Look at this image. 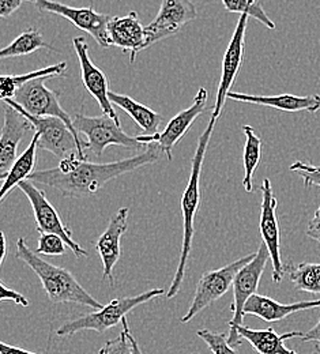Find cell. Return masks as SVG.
<instances>
[{"instance_id": "obj_28", "label": "cell", "mask_w": 320, "mask_h": 354, "mask_svg": "<svg viewBox=\"0 0 320 354\" xmlns=\"http://www.w3.org/2000/svg\"><path fill=\"white\" fill-rule=\"evenodd\" d=\"M49 49V50H57L53 45L48 44L41 33L35 29H26L22 32L12 43L4 46L0 50V59H7V57H18V56H25L30 55L39 49Z\"/></svg>"}, {"instance_id": "obj_37", "label": "cell", "mask_w": 320, "mask_h": 354, "mask_svg": "<svg viewBox=\"0 0 320 354\" xmlns=\"http://www.w3.org/2000/svg\"><path fill=\"white\" fill-rule=\"evenodd\" d=\"M303 342H315V344H320V319L319 322L307 333H303L301 338Z\"/></svg>"}, {"instance_id": "obj_34", "label": "cell", "mask_w": 320, "mask_h": 354, "mask_svg": "<svg viewBox=\"0 0 320 354\" xmlns=\"http://www.w3.org/2000/svg\"><path fill=\"white\" fill-rule=\"evenodd\" d=\"M0 300H1V301L10 300V301L15 303L17 306L29 307L28 299H26L23 295H21V293H18V292H15V290L8 289L3 281H0Z\"/></svg>"}, {"instance_id": "obj_26", "label": "cell", "mask_w": 320, "mask_h": 354, "mask_svg": "<svg viewBox=\"0 0 320 354\" xmlns=\"http://www.w3.org/2000/svg\"><path fill=\"white\" fill-rule=\"evenodd\" d=\"M243 131L245 133V146H244V189L251 194L254 192V175L259 167L262 158V139L255 133L254 127L244 126Z\"/></svg>"}, {"instance_id": "obj_35", "label": "cell", "mask_w": 320, "mask_h": 354, "mask_svg": "<svg viewBox=\"0 0 320 354\" xmlns=\"http://www.w3.org/2000/svg\"><path fill=\"white\" fill-rule=\"evenodd\" d=\"M305 234H307L308 237H311L312 240L318 241V244L320 245V198L319 206H318V209H317L314 217L311 218V221L308 222Z\"/></svg>"}, {"instance_id": "obj_31", "label": "cell", "mask_w": 320, "mask_h": 354, "mask_svg": "<svg viewBox=\"0 0 320 354\" xmlns=\"http://www.w3.org/2000/svg\"><path fill=\"white\" fill-rule=\"evenodd\" d=\"M66 241L55 233H40L36 252L46 257H62L66 254Z\"/></svg>"}, {"instance_id": "obj_12", "label": "cell", "mask_w": 320, "mask_h": 354, "mask_svg": "<svg viewBox=\"0 0 320 354\" xmlns=\"http://www.w3.org/2000/svg\"><path fill=\"white\" fill-rule=\"evenodd\" d=\"M250 18L251 17L247 12L240 14V18H238L237 25L233 32V36H232L228 48L224 53L223 73H221V80H220V85H218L217 98H216V104L213 108L211 119L220 120L223 111L225 108L227 100H228L230 88L233 86V84L237 78V74L241 68L243 59H244V48H245V30H247Z\"/></svg>"}, {"instance_id": "obj_6", "label": "cell", "mask_w": 320, "mask_h": 354, "mask_svg": "<svg viewBox=\"0 0 320 354\" xmlns=\"http://www.w3.org/2000/svg\"><path fill=\"white\" fill-rule=\"evenodd\" d=\"M269 259H270L269 250L263 244L255 252V258L237 272L233 281V286H232L233 288V304H232L233 317L229 320L228 324L229 344L234 348H238L243 339L236 328L243 324V320L245 316L244 308L248 300L254 295H256L259 282L262 279V275L265 272Z\"/></svg>"}, {"instance_id": "obj_17", "label": "cell", "mask_w": 320, "mask_h": 354, "mask_svg": "<svg viewBox=\"0 0 320 354\" xmlns=\"http://www.w3.org/2000/svg\"><path fill=\"white\" fill-rule=\"evenodd\" d=\"M129 207L119 209L111 218L105 232L95 243V251L102 262V277L113 283V267L122 257L120 241L129 227Z\"/></svg>"}, {"instance_id": "obj_5", "label": "cell", "mask_w": 320, "mask_h": 354, "mask_svg": "<svg viewBox=\"0 0 320 354\" xmlns=\"http://www.w3.org/2000/svg\"><path fill=\"white\" fill-rule=\"evenodd\" d=\"M3 101L14 106L25 118H28V120L33 126V130L39 135V149L52 153L60 160L74 153H77L79 158L86 160V142H84L79 136L73 133L71 129L62 119L55 116H33L28 113L25 109H22L17 102H14L12 98H6Z\"/></svg>"}, {"instance_id": "obj_39", "label": "cell", "mask_w": 320, "mask_h": 354, "mask_svg": "<svg viewBox=\"0 0 320 354\" xmlns=\"http://www.w3.org/2000/svg\"><path fill=\"white\" fill-rule=\"evenodd\" d=\"M0 239H1V257H0V266H3V263H4V259H6V254H7V240H6V236H4V233H3V232L0 233Z\"/></svg>"}, {"instance_id": "obj_11", "label": "cell", "mask_w": 320, "mask_h": 354, "mask_svg": "<svg viewBox=\"0 0 320 354\" xmlns=\"http://www.w3.org/2000/svg\"><path fill=\"white\" fill-rule=\"evenodd\" d=\"M198 17L196 6L191 0H161L157 17L146 30V44L149 48L161 40L178 35L187 24Z\"/></svg>"}, {"instance_id": "obj_3", "label": "cell", "mask_w": 320, "mask_h": 354, "mask_svg": "<svg viewBox=\"0 0 320 354\" xmlns=\"http://www.w3.org/2000/svg\"><path fill=\"white\" fill-rule=\"evenodd\" d=\"M17 258L29 266L40 278L46 297L53 304L74 303L93 310H101L104 306L84 289L77 278L66 268L50 265L36 251H32L25 239L17 240Z\"/></svg>"}, {"instance_id": "obj_30", "label": "cell", "mask_w": 320, "mask_h": 354, "mask_svg": "<svg viewBox=\"0 0 320 354\" xmlns=\"http://www.w3.org/2000/svg\"><path fill=\"white\" fill-rule=\"evenodd\" d=\"M196 335L210 348L213 354H237L234 346L229 344L225 333H213L210 330H199Z\"/></svg>"}, {"instance_id": "obj_13", "label": "cell", "mask_w": 320, "mask_h": 354, "mask_svg": "<svg viewBox=\"0 0 320 354\" xmlns=\"http://www.w3.org/2000/svg\"><path fill=\"white\" fill-rule=\"evenodd\" d=\"M207 100H209L207 90L205 88H199L194 98L192 105L182 111L180 113H178L175 118H172L162 133H154V135H139L138 139L143 145H158L161 151L171 161L175 146L180 142L184 135L188 133V130L195 123V120L206 111Z\"/></svg>"}, {"instance_id": "obj_33", "label": "cell", "mask_w": 320, "mask_h": 354, "mask_svg": "<svg viewBox=\"0 0 320 354\" xmlns=\"http://www.w3.org/2000/svg\"><path fill=\"white\" fill-rule=\"evenodd\" d=\"M98 354H134V352L129 341V337L123 330L117 338L108 341Z\"/></svg>"}, {"instance_id": "obj_2", "label": "cell", "mask_w": 320, "mask_h": 354, "mask_svg": "<svg viewBox=\"0 0 320 354\" xmlns=\"http://www.w3.org/2000/svg\"><path fill=\"white\" fill-rule=\"evenodd\" d=\"M217 120L210 118V123L206 127V130L199 136L198 139V146L195 150V154L191 161V174L188 178V184L184 189L183 196H182V213H183V243H182V250H180V258L178 268L173 277V281L167 292L168 299H173L182 289L183 286L184 277H185V270H187V263L188 258L191 255L192 250V241H194V234H195V217L199 210V203H200V178H202V169H203V162L206 157V151L209 147L210 138L214 131Z\"/></svg>"}, {"instance_id": "obj_27", "label": "cell", "mask_w": 320, "mask_h": 354, "mask_svg": "<svg viewBox=\"0 0 320 354\" xmlns=\"http://www.w3.org/2000/svg\"><path fill=\"white\" fill-rule=\"evenodd\" d=\"M285 274H288L293 286L300 292L311 295H320V263H300L285 265Z\"/></svg>"}, {"instance_id": "obj_16", "label": "cell", "mask_w": 320, "mask_h": 354, "mask_svg": "<svg viewBox=\"0 0 320 354\" xmlns=\"http://www.w3.org/2000/svg\"><path fill=\"white\" fill-rule=\"evenodd\" d=\"M74 49L79 62V67H81V75H82V81L85 88L92 94L95 98V101L98 102V105L102 109V113L109 115L111 118H113L116 122L120 123L119 116L116 113V111L113 109V104L109 100V82L106 75L102 73V70H100L91 59L89 56V44L86 41L85 37H75L73 40Z\"/></svg>"}, {"instance_id": "obj_36", "label": "cell", "mask_w": 320, "mask_h": 354, "mask_svg": "<svg viewBox=\"0 0 320 354\" xmlns=\"http://www.w3.org/2000/svg\"><path fill=\"white\" fill-rule=\"evenodd\" d=\"M28 0H0V17L7 18L12 15Z\"/></svg>"}, {"instance_id": "obj_9", "label": "cell", "mask_w": 320, "mask_h": 354, "mask_svg": "<svg viewBox=\"0 0 320 354\" xmlns=\"http://www.w3.org/2000/svg\"><path fill=\"white\" fill-rule=\"evenodd\" d=\"M18 188L26 195V198L30 202V206L33 209L35 220L37 225V230L40 233H55L63 237L67 247L73 251V254L77 258H86L89 257L88 251H85L74 239L71 230L63 223L57 210L53 207V205L48 201L46 192L40 189L36 183H32L30 180H23Z\"/></svg>"}, {"instance_id": "obj_24", "label": "cell", "mask_w": 320, "mask_h": 354, "mask_svg": "<svg viewBox=\"0 0 320 354\" xmlns=\"http://www.w3.org/2000/svg\"><path fill=\"white\" fill-rule=\"evenodd\" d=\"M39 135L35 133L30 145L26 147V150L14 161L10 171L1 176L4 180L1 189H0V201L3 202L7 195L18 187L23 180H28L29 176L35 172L36 167V158H37V149H39Z\"/></svg>"}, {"instance_id": "obj_32", "label": "cell", "mask_w": 320, "mask_h": 354, "mask_svg": "<svg viewBox=\"0 0 320 354\" xmlns=\"http://www.w3.org/2000/svg\"><path fill=\"white\" fill-rule=\"evenodd\" d=\"M292 172H299L300 176L304 180L305 188L312 185L320 187V167H315L312 164H307L303 161H296L289 168Z\"/></svg>"}, {"instance_id": "obj_20", "label": "cell", "mask_w": 320, "mask_h": 354, "mask_svg": "<svg viewBox=\"0 0 320 354\" xmlns=\"http://www.w3.org/2000/svg\"><path fill=\"white\" fill-rule=\"evenodd\" d=\"M229 100L269 106L282 112H310L317 113L320 109L319 94L312 95H294V94H276V95H255L245 93L230 91Z\"/></svg>"}, {"instance_id": "obj_23", "label": "cell", "mask_w": 320, "mask_h": 354, "mask_svg": "<svg viewBox=\"0 0 320 354\" xmlns=\"http://www.w3.org/2000/svg\"><path fill=\"white\" fill-rule=\"evenodd\" d=\"M109 100L113 105L123 109L138 126L144 131V135L158 133V129L164 120L162 115L150 109L146 105L139 104L134 98L126 94H119L115 91H109Z\"/></svg>"}, {"instance_id": "obj_8", "label": "cell", "mask_w": 320, "mask_h": 354, "mask_svg": "<svg viewBox=\"0 0 320 354\" xmlns=\"http://www.w3.org/2000/svg\"><path fill=\"white\" fill-rule=\"evenodd\" d=\"M254 258L255 254H250L218 270L205 272L196 285L195 296L191 301L189 308L182 317V323H188L198 313L210 307L214 301L220 300L228 292L229 288L233 286V281L237 272Z\"/></svg>"}, {"instance_id": "obj_29", "label": "cell", "mask_w": 320, "mask_h": 354, "mask_svg": "<svg viewBox=\"0 0 320 354\" xmlns=\"http://www.w3.org/2000/svg\"><path fill=\"white\" fill-rule=\"evenodd\" d=\"M221 1L229 12H238V14L247 12L250 14L251 18L263 24L266 28L274 30L275 24L273 19L266 14L259 0H221Z\"/></svg>"}, {"instance_id": "obj_15", "label": "cell", "mask_w": 320, "mask_h": 354, "mask_svg": "<svg viewBox=\"0 0 320 354\" xmlns=\"http://www.w3.org/2000/svg\"><path fill=\"white\" fill-rule=\"evenodd\" d=\"M262 210L259 230L263 244L269 250L273 263V281L279 283L285 275V265L281 257V230L276 217V198L273 192V185L269 178H265L262 185Z\"/></svg>"}, {"instance_id": "obj_4", "label": "cell", "mask_w": 320, "mask_h": 354, "mask_svg": "<svg viewBox=\"0 0 320 354\" xmlns=\"http://www.w3.org/2000/svg\"><path fill=\"white\" fill-rule=\"evenodd\" d=\"M164 295L165 290L158 288L133 297L115 299L109 304L104 306L101 310H95V312L64 323L62 327L56 330V334L59 337H70L81 331H95L98 334H102L106 330L120 324L131 310Z\"/></svg>"}, {"instance_id": "obj_18", "label": "cell", "mask_w": 320, "mask_h": 354, "mask_svg": "<svg viewBox=\"0 0 320 354\" xmlns=\"http://www.w3.org/2000/svg\"><path fill=\"white\" fill-rule=\"evenodd\" d=\"M33 126L19 111L4 102V124L0 138V176H4L12 167L21 139Z\"/></svg>"}, {"instance_id": "obj_7", "label": "cell", "mask_w": 320, "mask_h": 354, "mask_svg": "<svg viewBox=\"0 0 320 354\" xmlns=\"http://www.w3.org/2000/svg\"><path fill=\"white\" fill-rule=\"evenodd\" d=\"M73 124L79 133H84L86 140V149L94 156L101 157L108 146H120L126 149L140 150L144 145L138 136H130L123 131L122 124L106 113L100 116H86L78 113L73 119Z\"/></svg>"}, {"instance_id": "obj_1", "label": "cell", "mask_w": 320, "mask_h": 354, "mask_svg": "<svg viewBox=\"0 0 320 354\" xmlns=\"http://www.w3.org/2000/svg\"><path fill=\"white\" fill-rule=\"evenodd\" d=\"M160 146L150 145L144 151L115 162L95 164L82 160L77 153L63 158L56 168L35 171L28 180L57 189L63 196H88L98 192L111 180L134 172L160 160Z\"/></svg>"}, {"instance_id": "obj_40", "label": "cell", "mask_w": 320, "mask_h": 354, "mask_svg": "<svg viewBox=\"0 0 320 354\" xmlns=\"http://www.w3.org/2000/svg\"><path fill=\"white\" fill-rule=\"evenodd\" d=\"M311 354H320V344L315 345V348H314V351H312Z\"/></svg>"}, {"instance_id": "obj_22", "label": "cell", "mask_w": 320, "mask_h": 354, "mask_svg": "<svg viewBox=\"0 0 320 354\" xmlns=\"http://www.w3.org/2000/svg\"><path fill=\"white\" fill-rule=\"evenodd\" d=\"M237 333L243 339L251 344V346L259 354H297L285 346V341L292 338H301V331H290L286 334H276L274 330H252L245 326H238Z\"/></svg>"}, {"instance_id": "obj_14", "label": "cell", "mask_w": 320, "mask_h": 354, "mask_svg": "<svg viewBox=\"0 0 320 354\" xmlns=\"http://www.w3.org/2000/svg\"><path fill=\"white\" fill-rule=\"evenodd\" d=\"M49 78H39L28 82L19 88L14 95V102H17L28 113L39 118L55 116L62 119L71 131L78 136V131L73 124V119L63 109L59 101V93L46 86V81Z\"/></svg>"}, {"instance_id": "obj_19", "label": "cell", "mask_w": 320, "mask_h": 354, "mask_svg": "<svg viewBox=\"0 0 320 354\" xmlns=\"http://www.w3.org/2000/svg\"><path fill=\"white\" fill-rule=\"evenodd\" d=\"M108 36L112 46H117L130 55V63H134L138 53L146 49V30L135 11H130L124 17L111 18Z\"/></svg>"}, {"instance_id": "obj_21", "label": "cell", "mask_w": 320, "mask_h": 354, "mask_svg": "<svg viewBox=\"0 0 320 354\" xmlns=\"http://www.w3.org/2000/svg\"><path fill=\"white\" fill-rule=\"evenodd\" d=\"M320 308V300H307V301H299V303H292V304H282L278 303L273 299L262 295H254L245 308L244 313L245 315H254L256 317H261L265 322H279L292 313L300 312V310H315Z\"/></svg>"}, {"instance_id": "obj_25", "label": "cell", "mask_w": 320, "mask_h": 354, "mask_svg": "<svg viewBox=\"0 0 320 354\" xmlns=\"http://www.w3.org/2000/svg\"><path fill=\"white\" fill-rule=\"evenodd\" d=\"M67 71V63L62 62L55 66L40 68L23 75H1L0 77V97L1 100L14 98L15 93L30 81L39 78H62Z\"/></svg>"}, {"instance_id": "obj_38", "label": "cell", "mask_w": 320, "mask_h": 354, "mask_svg": "<svg viewBox=\"0 0 320 354\" xmlns=\"http://www.w3.org/2000/svg\"><path fill=\"white\" fill-rule=\"evenodd\" d=\"M0 354H37L32 353V352H28L25 349H21V348H17V346H11V345H7L4 342L0 344Z\"/></svg>"}, {"instance_id": "obj_10", "label": "cell", "mask_w": 320, "mask_h": 354, "mask_svg": "<svg viewBox=\"0 0 320 354\" xmlns=\"http://www.w3.org/2000/svg\"><path fill=\"white\" fill-rule=\"evenodd\" d=\"M43 12H50L60 15L70 21L77 29L91 35L102 48L112 46L108 36V24L111 17L95 11L93 7H71L55 0H28Z\"/></svg>"}]
</instances>
